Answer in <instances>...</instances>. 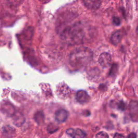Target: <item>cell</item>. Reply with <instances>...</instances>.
<instances>
[{"label":"cell","instance_id":"cell-1","mask_svg":"<svg viewBox=\"0 0 138 138\" xmlns=\"http://www.w3.org/2000/svg\"><path fill=\"white\" fill-rule=\"evenodd\" d=\"M60 38L69 45L82 43L85 38L86 33L84 27L80 22L73 24H67L65 26H61L60 30Z\"/></svg>","mask_w":138,"mask_h":138},{"label":"cell","instance_id":"cell-2","mask_svg":"<svg viewBox=\"0 0 138 138\" xmlns=\"http://www.w3.org/2000/svg\"><path fill=\"white\" fill-rule=\"evenodd\" d=\"M93 58V52L91 49L85 46L75 48L70 53L69 61L75 68H81L87 65Z\"/></svg>","mask_w":138,"mask_h":138},{"label":"cell","instance_id":"cell-3","mask_svg":"<svg viewBox=\"0 0 138 138\" xmlns=\"http://www.w3.org/2000/svg\"><path fill=\"white\" fill-rule=\"evenodd\" d=\"M99 63L103 68H108L111 65L112 58L108 53L104 52L101 53L98 59Z\"/></svg>","mask_w":138,"mask_h":138},{"label":"cell","instance_id":"cell-4","mask_svg":"<svg viewBox=\"0 0 138 138\" xmlns=\"http://www.w3.org/2000/svg\"><path fill=\"white\" fill-rule=\"evenodd\" d=\"M66 133L72 138H84L86 135L84 131L79 128H68Z\"/></svg>","mask_w":138,"mask_h":138},{"label":"cell","instance_id":"cell-5","mask_svg":"<svg viewBox=\"0 0 138 138\" xmlns=\"http://www.w3.org/2000/svg\"><path fill=\"white\" fill-rule=\"evenodd\" d=\"M68 117V113L64 109H60L58 110L55 113V119L59 122L62 123L66 121Z\"/></svg>","mask_w":138,"mask_h":138},{"label":"cell","instance_id":"cell-6","mask_svg":"<svg viewBox=\"0 0 138 138\" xmlns=\"http://www.w3.org/2000/svg\"><path fill=\"white\" fill-rule=\"evenodd\" d=\"M86 7L91 10L98 9L101 5V0H82Z\"/></svg>","mask_w":138,"mask_h":138},{"label":"cell","instance_id":"cell-7","mask_svg":"<svg viewBox=\"0 0 138 138\" xmlns=\"http://www.w3.org/2000/svg\"><path fill=\"white\" fill-rule=\"evenodd\" d=\"M76 99L80 104H85L90 100V96L84 90H79L76 93Z\"/></svg>","mask_w":138,"mask_h":138},{"label":"cell","instance_id":"cell-8","mask_svg":"<svg viewBox=\"0 0 138 138\" xmlns=\"http://www.w3.org/2000/svg\"><path fill=\"white\" fill-rule=\"evenodd\" d=\"M13 122L16 126L20 127L23 125L25 119L23 115L19 112H15L12 116Z\"/></svg>","mask_w":138,"mask_h":138},{"label":"cell","instance_id":"cell-9","mask_svg":"<svg viewBox=\"0 0 138 138\" xmlns=\"http://www.w3.org/2000/svg\"><path fill=\"white\" fill-rule=\"evenodd\" d=\"M2 133L4 137L10 138L14 136L16 133V130L10 126H4L2 128Z\"/></svg>","mask_w":138,"mask_h":138},{"label":"cell","instance_id":"cell-10","mask_svg":"<svg viewBox=\"0 0 138 138\" xmlns=\"http://www.w3.org/2000/svg\"><path fill=\"white\" fill-rule=\"evenodd\" d=\"M2 111L4 114L8 115L9 116H13V115L15 113V108L13 106L10 105L9 103L4 102V104L1 106Z\"/></svg>","mask_w":138,"mask_h":138},{"label":"cell","instance_id":"cell-11","mask_svg":"<svg viewBox=\"0 0 138 138\" xmlns=\"http://www.w3.org/2000/svg\"><path fill=\"white\" fill-rule=\"evenodd\" d=\"M123 36V33L120 30H118L115 31L114 33L112 34V35L111 37V43L114 45H117L122 39Z\"/></svg>","mask_w":138,"mask_h":138},{"label":"cell","instance_id":"cell-12","mask_svg":"<svg viewBox=\"0 0 138 138\" xmlns=\"http://www.w3.org/2000/svg\"><path fill=\"white\" fill-rule=\"evenodd\" d=\"M34 120L39 125L44 123V114L42 111H38L34 115Z\"/></svg>","mask_w":138,"mask_h":138},{"label":"cell","instance_id":"cell-13","mask_svg":"<svg viewBox=\"0 0 138 138\" xmlns=\"http://www.w3.org/2000/svg\"><path fill=\"white\" fill-rule=\"evenodd\" d=\"M130 111L132 114L138 112V103L136 101H131L130 103Z\"/></svg>","mask_w":138,"mask_h":138},{"label":"cell","instance_id":"cell-14","mask_svg":"<svg viewBox=\"0 0 138 138\" xmlns=\"http://www.w3.org/2000/svg\"><path fill=\"white\" fill-rule=\"evenodd\" d=\"M22 0H6L8 4L11 7H17L22 3Z\"/></svg>","mask_w":138,"mask_h":138},{"label":"cell","instance_id":"cell-15","mask_svg":"<svg viewBox=\"0 0 138 138\" xmlns=\"http://www.w3.org/2000/svg\"><path fill=\"white\" fill-rule=\"evenodd\" d=\"M58 129V127L56 125H54L53 123H51L48 126L47 130L48 132L50 133H52L53 132H55Z\"/></svg>","mask_w":138,"mask_h":138},{"label":"cell","instance_id":"cell-16","mask_svg":"<svg viewBox=\"0 0 138 138\" xmlns=\"http://www.w3.org/2000/svg\"><path fill=\"white\" fill-rule=\"evenodd\" d=\"M95 138H109V136L107 133L101 131L96 134Z\"/></svg>","mask_w":138,"mask_h":138},{"label":"cell","instance_id":"cell-17","mask_svg":"<svg viewBox=\"0 0 138 138\" xmlns=\"http://www.w3.org/2000/svg\"><path fill=\"white\" fill-rule=\"evenodd\" d=\"M113 22L114 24L116 25H119L120 24V23H121L120 18L118 17H114L113 18Z\"/></svg>","mask_w":138,"mask_h":138},{"label":"cell","instance_id":"cell-18","mask_svg":"<svg viewBox=\"0 0 138 138\" xmlns=\"http://www.w3.org/2000/svg\"><path fill=\"white\" fill-rule=\"evenodd\" d=\"M125 107H126V105L125 104V103H124L123 101H120L119 103V104H118V108L122 110V111H124V110H125Z\"/></svg>","mask_w":138,"mask_h":138},{"label":"cell","instance_id":"cell-19","mask_svg":"<svg viewBox=\"0 0 138 138\" xmlns=\"http://www.w3.org/2000/svg\"><path fill=\"white\" fill-rule=\"evenodd\" d=\"M113 138H124V136L121 134L115 133L114 135Z\"/></svg>","mask_w":138,"mask_h":138},{"label":"cell","instance_id":"cell-20","mask_svg":"<svg viewBox=\"0 0 138 138\" xmlns=\"http://www.w3.org/2000/svg\"><path fill=\"white\" fill-rule=\"evenodd\" d=\"M127 138H136V135L135 133H130L128 136Z\"/></svg>","mask_w":138,"mask_h":138}]
</instances>
